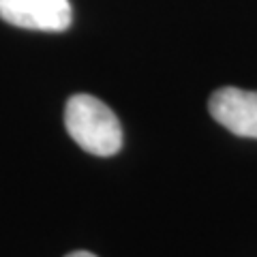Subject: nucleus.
<instances>
[{"mask_svg": "<svg viewBox=\"0 0 257 257\" xmlns=\"http://www.w3.org/2000/svg\"><path fill=\"white\" fill-rule=\"evenodd\" d=\"M0 18L18 28L64 32L73 15L69 0H0Z\"/></svg>", "mask_w": 257, "mask_h": 257, "instance_id": "nucleus-2", "label": "nucleus"}, {"mask_svg": "<svg viewBox=\"0 0 257 257\" xmlns=\"http://www.w3.org/2000/svg\"><path fill=\"white\" fill-rule=\"evenodd\" d=\"M212 118L238 138L257 140V92L225 86L214 90L208 103Z\"/></svg>", "mask_w": 257, "mask_h": 257, "instance_id": "nucleus-3", "label": "nucleus"}, {"mask_svg": "<svg viewBox=\"0 0 257 257\" xmlns=\"http://www.w3.org/2000/svg\"><path fill=\"white\" fill-rule=\"evenodd\" d=\"M64 126L82 150L114 157L122 148V126L116 114L92 94H73L64 107Z\"/></svg>", "mask_w": 257, "mask_h": 257, "instance_id": "nucleus-1", "label": "nucleus"}, {"mask_svg": "<svg viewBox=\"0 0 257 257\" xmlns=\"http://www.w3.org/2000/svg\"><path fill=\"white\" fill-rule=\"evenodd\" d=\"M67 257H96V255L88 253V251H75V253H69Z\"/></svg>", "mask_w": 257, "mask_h": 257, "instance_id": "nucleus-4", "label": "nucleus"}]
</instances>
